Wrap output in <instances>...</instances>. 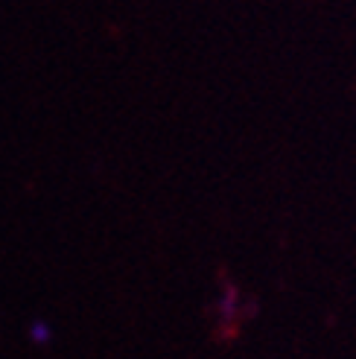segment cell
<instances>
[{"mask_svg":"<svg viewBox=\"0 0 356 359\" xmlns=\"http://www.w3.org/2000/svg\"><path fill=\"white\" fill-rule=\"evenodd\" d=\"M32 339H35V342H47V339H50V330H47L44 325H35V327H32Z\"/></svg>","mask_w":356,"mask_h":359,"instance_id":"1","label":"cell"}]
</instances>
